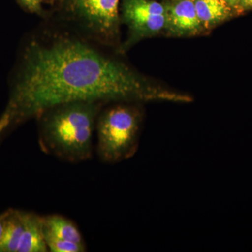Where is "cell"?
<instances>
[{
  "label": "cell",
  "mask_w": 252,
  "mask_h": 252,
  "mask_svg": "<svg viewBox=\"0 0 252 252\" xmlns=\"http://www.w3.org/2000/svg\"><path fill=\"white\" fill-rule=\"evenodd\" d=\"M24 58L22 71L0 119V140L14 126L68 102L187 101L185 94L149 84L125 64L77 39L34 41Z\"/></svg>",
  "instance_id": "1"
},
{
  "label": "cell",
  "mask_w": 252,
  "mask_h": 252,
  "mask_svg": "<svg viewBox=\"0 0 252 252\" xmlns=\"http://www.w3.org/2000/svg\"><path fill=\"white\" fill-rule=\"evenodd\" d=\"M104 104L77 101L59 104L41 113L36 118L41 150L73 163L91 159L96 122Z\"/></svg>",
  "instance_id": "2"
},
{
  "label": "cell",
  "mask_w": 252,
  "mask_h": 252,
  "mask_svg": "<svg viewBox=\"0 0 252 252\" xmlns=\"http://www.w3.org/2000/svg\"><path fill=\"white\" fill-rule=\"evenodd\" d=\"M140 102H116L102 109L96 122L95 150L99 160L117 164L135 155L140 144L143 114Z\"/></svg>",
  "instance_id": "3"
},
{
  "label": "cell",
  "mask_w": 252,
  "mask_h": 252,
  "mask_svg": "<svg viewBox=\"0 0 252 252\" xmlns=\"http://www.w3.org/2000/svg\"><path fill=\"white\" fill-rule=\"evenodd\" d=\"M122 16L130 33L127 46L166 28L167 6L157 1L124 0Z\"/></svg>",
  "instance_id": "4"
},
{
  "label": "cell",
  "mask_w": 252,
  "mask_h": 252,
  "mask_svg": "<svg viewBox=\"0 0 252 252\" xmlns=\"http://www.w3.org/2000/svg\"><path fill=\"white\" fill-rule=\"evenodd\" d=\"M81 26L94 36L109 39L119 26V0H69Z\"/></svg>",
  "instance_id": "5"
},
{
  "label": "cell",
  "mask_w": 252,
  "mask_h": 252,
  "mask_svg": "<svg viewBox=\"0 0 252 252\" xmlns=\"http://www.w3.org/2000/svg\"><path fill=\"white\" fill-rule=\"evenodd\" d=\"M166 28L177 36L193 35L203 28L199 21L194 0H179L167 6Z\"/></svg>",
  "instance_id": "6"
},
{
  "label": "cell",
  "mask_w": 252,
  "mask_h": 252,
  "mask_svg": "<svg viewBox=\"0 0 252 252\" xmlns=\"http://www.w3.org/2000/svg\"><path fill=\"white\" fill-rule=\"evenodd\" d=\"M22 237L17 252H46L49 251L44 233L43 217L34 212L23 211Z\"/></svg>",
  "instance_id": "7"
},
{
  "label": "cell",
  "mask_w": 252,
  "mask_h": 252,
  "mask_svg": "<svg viewBox=\"0 0 252 252\" xmlns=\"http://www.w3.org/2000/svg\"><path fill=\"white\" fill-rule=\"evenodd\" d=\"M194 3L203 28L213 27L231 15L232 6L225 0H194Z\"/></svg>",
  "instance_id": "8"
},
{
  "label": "cell",
  "mask_w": 252,
  "mask_h": 252,
  "mask_svg": "<svg viewBox=\"0 0 252 252\" xmlns=\"http://www.w3.org/2000/svg\"><path fill=\"white\" fill-rule=\"evenodd\" d=\"M23 229V210L9 209L4 233L0 242V252H17Z\"/></svg>",
  "instance_id": "9"
},
{
  "label": "cell",
  "mask_w": 252,
  "mask_h": 252,
  "mask_svg": "<svg viewBox=\"0 0 252 252\" xmlns=\"http://www.w3.org/2000/svg\"><path fill=\"white\" fill-rule=\"evenodd\" d=\"M44 226L60 238L77 244H84L80 230L69 219L60 215L43 217Z\"/></svg>",
  "instance_id": "10"
},
{
  "label": "cell",
  "mask_w": 252,
  "mask_h": 252,
  "mask_svg": "<svg viewBox=\"0 0 252 252\" xmlns=\"http://www.w3.org/2000/svg\"><path fill=\"white\" fill-rule=\"evenodd\" d=\"M44 222V221H43ZM44 239L48 250L51 252H84L85 244H77L60 238L53 234L44 225Z\"/></svg>",
  "instance_id": "11"
},
{
  "label": "cell",
  "mask_w": 252,
  "mask_h": 252,
  "mask_svg": "<svg viewBox=\"0 0 252 252\" xmlns=\"http://www.w3.org/2000/svg\"><path fill=\"white\" fill-rule=\"evenodd\" d=\"M28 11L32 13L39 14L41 10L43 0H18Z\"/></svg>",
  "instance_id": "12"
},
{
  "label": "cell",
  "mask_w": 252,
  "mask_h": 252,
  "mask_svg": "<svg viewBox=\"0 0 252 252\" xmlns=\"http://www.w3.org/2000/svg\"><path fill=\"white\" fill-rule=\"evenodd\" d=\"M9 209L0 215V242H1L3 233H4L5 223H6V218H7L8 215H9Z\"/></svg>",
  "instance_id": "13"
},
{
  "label": "cell",
  "mask_w": 252,
  "mask_h": 252,
  "mask_svg": "<svg viewBox=\"0 0 252 252\" xmlns=\"http://www.w3.org/2000/svg\"><path fill=\"white\" fill-rule=\"evenodd\" d=\"M240 7L244 9H252V0H240Z\"/></svg>",
  "instance_id": "14"
},
{
  "label": "cell",
  "mask_w": 252,
  "mask_h": 252,
  "mask_svg": "<svg viewBox=\"0 0 252 252\" xmlns=\"http://www.w3.org/2000/svg\"><path fill=\"white\" fill-rule=\"evenodd\" d=\"M225 1L228 2L232 7L240 6V0H225Z\"/></svg>",
  "instance_id": "15"
}]
</instances>
